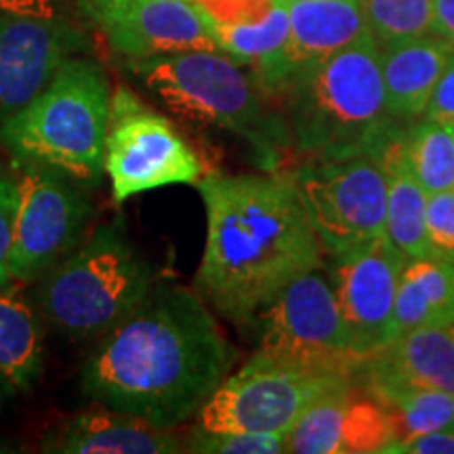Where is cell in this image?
<instances>
[{"label":"cell","mask_w":454,"mask_h":454,"mask_svg":"<svg viewBox=\"0 0 454 454\" xmlns=\"http://www.w3.org/2000/svg\"><path fill=\"white\" fill-rule=\"evenodd\" d=\"M234 362L207 299L168 284L104 334L84 362L81 389L99 406L175 429L196 417Z\"/></svg>","instance_id":"cell-1"},{"label":"cell","mask_w":454,"mask_h":454,"mask_svg":"<svg viewBox=\"0 0 454 454\" xmlns=\"http://www.w3.org/2000/svg\"><path fill=\"white\" fill-rule=\"evenodd\" d=\"M207 238L198 293L221 316L251 325L294 278L320 268L322 248L293 175H202Z\"/></svg>","instance_id":"cell-2"},{"label":"cell","mask_w":454,"mask_h":454,"mask_svg":"<svg viewBox=\"0 0 454 454\" xmlns=\"http://www.w3.org/2000/svg\"><path fill=\"white\" fill-rule=\"evenodd\" d=\"M284 98L291 144L311 160L379 158L400 133L385 98L381 49L372 34L299 72Z\"/></svg>","instance_id":"cell-3"},{"label":"cell","mask_w":454,"mask_h":454,"mask_svg":"<svg viewBox=\"0 0 454 454\" xmlns=\"http://www.w3.org/2000/svg\"><path fill=\"white\" fill-rule=\"evenodd\" d=\"M110 110L106 72L74 55L41 95L0 121V144L15 162L41 164L76 184L95 185L106 173Z\"/></svg>","instance_id":"cell-4"},{"label":"cell","mask_w":454,"mask_h":454,"mask_svg":"<svg viewBox=\"0 0 454 454\" xmlns=\"http://www.w3.org/2000/svg\"><path fill=\"white\" fill-rule=\"evenodd\" d=\"M127 70L175 116L227 130L251 145L265 168H274L282 147L291 144L286 121L265 107L253 74L223 51L127 59Z\"/></svg>","instance_id":"cell-5"},{"label":"cell","mask_w":454,"mask_h":454,"mask_svg":"<svg viewBox=\"0 0 454 454\" xmlns=\"http://www.w3.org/2000/svg\"><path fill=\"white\" fill-rule=\"evenodd\" d=\"M154 291L150 263L118 223H106L47 270L36 305L59 333L95 337L110 333Z\"/></svg>","instance_id":"cell-6"},{"label":"cell","mask_w":454,"mask_h":454,"mask_svg":"<svg viewBox=\"0 0 454 454\" xmlns=\"http://www.w3.org/2000/svg\"><path fill=\"white\" fill-rule=\"evenodd\" d=\"M254 354L276 364L317 374L354 377L360 360L351 349L333 280L320 268L294 278L257 316Z\"/></svg>","instance_id":"cell-7"},{"label":"cell","mask_w":454,"mask_h":454,"mask_svg":"<svg viewBox=\"0 0 454 454\" xmlns=\"http://www.w3.org/2000/svg\"><path fill=\"white\" fill-rule=\"evenodd\" d=\"M349 383L354 377L299 371L253 354L204 402L196 431L288 435L317 397Z\"/></svg>","instance_id":"cell-8"},{"label":"cell","mask_w":454,"mask_h":454,"mask_svg":"<svg viewBox=\"0 0 454 454\" xmlns=\"http://www.w3.org/2000/svg\"><path fill=\"white\" fill-rule=\"evenodd\" d=\"M104 167L116 202L164 185H196L204 175L200 156L177 127L127 87L112 93Z\"/></svg>","instance_id":"cell-9"},{"label":"cell","mask_w":454,"mask_h":454,"mask_svg":"<svg viewBox=\"0 0 454 454\" xmlns=\"http://www.w3.org/2000/svg\"><path fill=\"white\" fill-rule=\"evenodd\" d=\"M322 248L351 251L385 236L387 177L377 158L314 160L293 175Z\"/></svg>","instance_id":"cell-10"},{"label":"cell","mask_w":454,"mask_h":454,"mask_svg":"<svg viewBox=\"0 0 454 454\" xmlns=\"http://www.w3.org/2000/svg\"><path fill=\"white\" fill-rule=\"evenodd\" d=\"M17 200L11 278H41L81 242L90 219V204L76 181L41 164L17 162Z\"/></svg>","instance_id":"cell-11"},{"label":"cell","mask_w":454,"mask_h":454,"mask_svg":"<svg viewBox=\"0 0 454 454\" xmlns=\"http://www.w3.org/2000/svg\"><path fill=\"white\" fill-rule=\"evenodd\" d=\"M406 261L387 236L333 257L334 294L360 364L397 337L395 297Z\"/></svg>","instance_id":"cell-12"},{"label":"cell","mask_w":454,"mask_h":454,"mask_svg":"<svg viewBox=\"0 0 454 454\" xmlns=\"http://www.w3.org/2000/svg\"><path fill=\"white\" fill-rule=\"evenodd\" d=\"M87 15L127 59L219 51L207 17L192 0H112Z\"/></svg>","instance_id":"cell-13"},{"label":"cell","mask_w":454,"mask_h":454,"mask_svg":"<svg viewBox=\"0 0 454 454\" xmlns=\"http://www.w3.org/2000/svg\"><path fill=\"white\" fill-rule=\"evenodd\" d=\"M84 49V36L55 17L11 15L0 11V121L41 95L53 76Z\"/></svg>","instance_id":"cell-14"},{"label":"cell","mask_w":454,"mask_h":454,"mask_svg":"<svg viewBox=\"0 0 454 454\" xmlns=\"http://www.w3.org/2000/svg\"><path fill=\"white\" fill-rule=\"evenodd\" d=\"M397 440L394 419L356 381L333 389L301 414L286 435V452L368 454L389 452Z\"/></svg>","instance_id":"cell-15"},{"label":"cell","mask_w":454,"mask_h":454,"mask_svg":"<svg viewBox=\"0 0 454 454\" xmlns=\"http://www.w3.org/2000/svg\"><path fill=\"white\" fill-rule=\"evenodd\" d=\"M288 38L270 64L253 70L265 95H278L299 72L371 34L362 0H286Z\"/></svg>","instance_id":"cell-16"},{"label":"cell","mask_w":454,"mask_h":454,"mask_svg":"<svg viewBox=\"0 0 454 454\" xmlns=\"http://www.w3.org/2000/svg\"><path fill=\"white\" fill-rule=\"evenodd\" d=\"M354 381L374 400L394 389H435L454 395V334L446 326L397 334L387 348L357 366Z\"/></svg>","instance_id":"cell-17"},{"label":"cell","mask_w":454,"mask_h":454,"mask_svg":"<svg viewBox=\"0 0 454 454\" xmlns=\"http://www.w3.org/2000/svg\"><path fill=\"white\" fill-rule=\"evenodd\" d=\"M211 26L219 51L259 70L288 38L286 0H192Z\"/></svg>","instance_id":"cell-18"},{"label":"cell","mask_w":454,"mask_h":454,"mask_svg":"<svg viewBox=\"0 0 454 454\" xmlns=\"http://www.w3.org/2000/svg\"><path fill=\"white\" fill-rule=\"evenodd\" d=\"M44 452L61 454H170L181 442L170 429L116 412H84L61 423L43 442Z\"/></svg>","instance_id":"cell-19"},{"label":"cell","mask_w":454,"mask_h":454,"mask_svg":"<svg viewBox=\"0 0 454 454\" xmlns=\"http://www.w3.org/2000/svg\"><path fill=\"white\" fill-rule=\"evenodd\" d=\"M379 49L391 116L402 122L417 121L427 110L435 84L454 59V44L434 32L408 41L379 44Z\"/></svg>","instance_id":"cell-20"},{"label":"cell","mask_w":454,"mask_h":454,"mask_svg":"<svg viewBox=\"0 0 454 454\" xmlns=\"http://www.w3.org/2000/svg\"><path fill=\"white\" fill-rule=\"evenodd\" d=\"M427 326H454V263L440 257L408 259L397 284V334Z\"/></svg>","instance_id":"cell-21"},{"label":"cell","mask_w":454,"mask_h":454,"mask_svg":"<svg viewBox=\"0 0 454 454\" xmlns=\"http://www.w3.org/2000/svg\"><path fill=\"white\" fill-rule=\"evenodd\" d=\"M402 133V130H400ZM385 145L381 162L387 177V217L385 236L406 259L434 257L427 240V200L429 194L412 177L397 150V137Z\"/></svg>","instance_id":"cell-22"},{"label":"cell","mask_w":454,"mask_h":454,"mask_svg":"<svg viewBox=\"0 0 454 454\" xmlns=\"http://www.w3.org/2000/svg\"><path fill=\"white\" fill-rule=\"evenodd\" d=\"M43 328L15 280L0 288V374L13 391H30L43 371Z\"/></svg>","instance_id":"cell-23"},{"label":"cell","mask_w":454,"mask_h":454,"mask_svg":"<svg viewBox=\"0 0 454 454\" xmlns=\"http://www.w3.org/2000/svg\"><path fill=\"white\" fill-rule=\"evenodd\" d=\"M406 168L427 194L454 187V139L450 129L421 118L411 121L397 137Z\"/></svg>","instance_id":"cell-24"},{"label":"cell","mask_w":454,"mask_h":454,"mask_svg":"<svg viewBox=\"0 0 454 454\" xmlns=\"http://www.w3.org/2000/svg\"><path fill=\"white\" fill-rule=\"evenodd\" d=\"M394 419L397 440L427 431H454V395L435 389H394L377 397Z\"/></svg>","instance_id":"cell-25"},{"label":"cell","mask_w":454,"mask_h":454,"mask_svg":"<svg viewBox=\"0 0 454 454\" xmlns=\"http://www.w3.org/2000/svg\"><path fill=\"white\" fill-rule=\"evenodd\" d=\"M362 9L379 44L434 34V0H362Z\"/></svg>","instance_id":"cell-26"},{"label":"cell","mask_w":454,"mask_h":454,"mask_svg":"<svg viewBox=\"0 0 454 454\" xmlns=\"http://www.w3.org/2000/svg\"><path fill=\"white\" fill-rule=\"evenodd\" d=\"M194 452L207 454H278L286 452L282 434H200L190 442Z\"/></svg>","instance_id":"cell-27"},{"label":"cell","mask_w":454,"mask_h":454,"mask_svg":"<svg viewBox=\"0 0 454 454\" xmlns=\"http://www.w3.org/2000/svg\"><path fill=\"white\" fill-rule=\"evenodd\" d=\"M427 240L434 257L454 263V187L429 194Z\"/></svg>","instance_id":"cell-28"},{"label":"cell","mask_w":454,"mask_h":454,"mask_svg":"<svg viewBox=\"0 0 454 454\" xmlns=\"http://www.w3.org/2000/svg\"><path fill=\"white\" fill-rule=\"evenodd\" d=\"M20 192L15 175L0 170V288L13 282L11 278V247H13V227Z\"/></svg>","instance_id":"cell-29"},{"label":"cell","mask_w":454,"mask_h":454,"mask_svg":"<svg viewBox=\"0 0 454 454\" xmlns=\"http://www.w3.org/2000/svg\"><path fill=\"white\" fill-rule=\"evenodd\" d=\"M421 118L438 122L446 129L454 127V59L448 64L438 84H435L427 110Z\"/></svg>","instance_id":"cell-30"},{"label":"cell","mask_w":454,"mask_h":454,"mask_svg":"<svg viewBox=\"0 0 454 454\" xmlns=\"http://www.w3.org/2000/svg\"><path fill=\"white\" fill-rule=\"evenodd\" d=\"M389 452L404 454H454V431H427L394 442Z\"/></svg>","instance_id":"cell-31"},{"label":"cell","mask_w":454,"mask_h":454,"mask_svg":"<svg viewBox=\"0 0 454 454\" xmlns=\"http://www.w3.org/2000/svg\"><path fill=\"white\" fill-rule=\"evenodd\" d=\"M0 11L11 15L43 17V20L61 17L57 0H0Z\"/></svg>","instance_id":"cell-32"},{"label":"cell","mask_w":454,"mask_h":454,"mask_svg":"<svg viewBox=\"0 0 454 454\" xmlns=\"http://www.w3.org/2000/svg\"><path fill=\"white\" fill-rule=\"evenodd\" d=\"M434 32L454 44V0H434Z\"/></svg>","instance_id":"cell-33"},{"label":"cell","mask_w":454,"mask_h":454,"mask_svg":"<svg viewBox=\"0 0 454 454\" xmlns=\"http://www.w3.org/2000/svg\"><path fill=\"white\" fill-rule=\"evenodd\" d=\"M11 394H15V391H13V387H11V385H9V381H7V379H4V377H3V374H0V406H3V402H4V400H7V397H9Z\"/></svg>","instance_id":"cell-34"},{"label":"cell","mask_w":454,"mask_h":454,"mask_svg":"<svg viewBox=\"0 0 454 454\" xmlns=\"http://www.w3.org/2000/svg\"><path fill=\"white\" fill-rule=\"evenodd\" d=\"M106 3H112V0H81V7L84 13H89L90 9L101 7V4H106Z\"/></svg>","instance_id":"cell-35"},{"label":"cell","mask_w":454,"mask_h":454,"mask_svg":"<svg viewBox=\"0 0 454 454\" xmlns=\"http://www.w3.org/2000/svg\"><path fill=\"white\" fill-rule=\"evenodd\" d=\"M13 448H11L9 444H4V442H0V452H11Z\"/></svg>","instance_id":"cell-36"},{"label":"cell","mask_w":454,"mask_h":454,"mask_svg":"<svg viewBox=\"0 0 454 454\" xmlns=\"http://www.w3.org/2000/svg\"><path fill=\"white\" fill-rule=\"evenodd\" d=\"M450 133H452V139H454V127H450Z\"/></svg>","instance_id":"cell-37"},{"label":"cell","mask_w":454,"mask_h":454,"mask_svg":"<svg viewBox=\"0 0 454 454\" xmlns=\"http://www.w3.org/2000/svg\"><path fill=\"white\" fill-rule=\"evenodd\" d=\"M450 331H452V334H454V326H450Z\"/></svg>","instance_id":"cell-38"}]
</instances>
